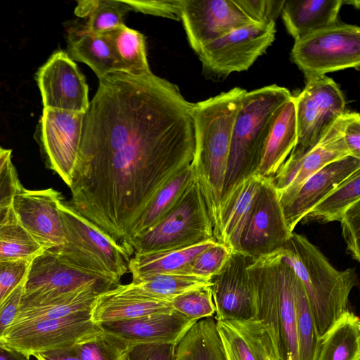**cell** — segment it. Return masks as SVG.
Masks as SVG:
<instances>
[{
	"label": "cell",
	"instance_id": "obj_1",
	"mask_svg": "<svg viewBox=\"0 0 360 360\" xmlns=\"http://www.w3.org/2000/svg\"><path fill=\"white\" fill-rule=\"evenodd\" d=\"M98 80L84 115L69 204L131 253L128 243L140 216L191 165L192 103L153 72H115Z\"/></svg>",
	"mask_w": 360,
	"mask_h": 360
},
{
	"label": "cell",
	"instance_id": "obj_2",
	"mask_svg": "<svg viewBox=\"0 0 360 360\" xmlns=\"http://www.w3.org/2000/svg\"><path fill=\"white\" fill-rule=\"evenodd\" d=\"M246 92L234 87L191 106L195 131L191 167L212 224L214 238L219 230L233 129Z\"/></svg>",
	"mask_w": 360,
	"mask_h": 360
},
{
	"label": "cell",
	"instance_id": "obj_3",
	"mask_svg": "<svg viewBox=\"0 0 360 360\" xmlns=\"http://www.w3.org/2000/svg\"><path fill=\"white\" fill-rule=\"evenodd\" d=\"M247 271L255 319L266 329L278 360H298L295 319L299 278L278 250L252 259Z\"/></svg>",
	"mask_w": 360,
	"mask_h": 360
},
{
	"label": "cell",
	"instance_id": "obj_4",
	"mask_svg": "<svg viewBox=\"0 0 360 360\" xmlns=\"http://www.w3.org/2000/svg\"><path fill=\"white\" fill-rule=\"evenodd\" d=\"M278 252L303 285L319 338L348 310L357 281L355 269H335L305 236L294 232Z\"/></svg>",
	"mask_w": 360,
	"mask_h": 360
},
{
	"label": "cell",
	"instance_id": "obj_5",
	"mask_svg": "<svg viewBox=\"0 0 360 360\" xmlns=\"http://www.w3.org/2000/svg\"><path fill=\"white\" fill-rule=\"evenodd\" d=\"M292 97L288 89L277 84L247 91L244 95L233 129L221 205L238 184L257 174L271 125Z\"/></svg>",
	"mask_w": 360,
	"mask_h": 360
},
{
	"label": "cell",
	"instance_id": "obj_6",
	"mask_svg": "<svg viewBox=\"0 0 360 360\" xmlns=\"http://www.w3.org/2000/svg\"><path fill=\"white\" fill-rule=\"evenodd\" d=\"M59 212L65 241L60 246L47 250L79 271L118 284L129 271L131 255L79 214L69 202L63 200Z\"/></svg>",
	"mask_w": 360,
	"mask_h": 360
},
{
	"label": "cell",
	"instance_id": "obj_7",
	"mask_svg": "<svg viewBox=\"0 0 360 360\" xmlns=\"http://www.w3.org/2000/svg\"><path fill=\"white\" fill-rule=\"evenodd\" d=\"M215 240L213 226L195 177L174 207L129 244L132 255L178 250Z\"/></svg>",
	"mask_w": 360,
	"mask_h": 360
},
{
	"label": "cell",
	"instance_id": "obj_8",
	"mask_svg": "<svg viewBox=\"0 0 360 360\" xmlns=\"http://www.w3.org/2000/svg\"><path fill=\"white\" fill-rule=\"evenodd\" d=\"M290 55L306 79L348 68L359 70L360 27L339 21L295 41Z\"/></svg>",
	"mask_w": 360,
	"mask_h": 360
},
{
	"label": "cell",
	"instance_id": "obj_9",
	"mask_svg": "<svg viewBox=\"0 0 360 360\" xmlns=\"http://www.w3.org/2000/svg\"><path fill=\"white\" fill-rule=\"evenodd\" d=\"M293 99L297 142L283 164L294 162L310 150L330 125L346 112L341 89L326 75L306 79L304 88Z\"/></svg>",
	"mask_w": 360,
	"mask_h": 360
},
{
	"label": "cell",
	"instance_id": "obj_10",
	"mask_svg": "<svg viewBox=\"0 0 360 360\" xmlns=\"http://www.w3.org/2000/svg\"><path fill=\"white\" fill-rule=\"evenodd\" d=\"M276 33V22H254L210 42L196 53L203 73L219 80L248 70L272 44Z\"/></svg>",
	"mask_w": 360,
	"mask_h": 360
},
{
	"label": "cell",
	"instance_id": "obj_11",
	"mask_svg": "<svg viewBox=\"0 0 360 360\" xmlns=\"http://www.w3.org/2000/svg\"><path fill=\"white\" fill-rule=\"evenodd\" d=\"M101 330L99 325L91 320L89 310L58 319L10 326L0 340L30 356L74 345Z\"/></svg>",
	"mask_w": 360,
	"mask_h": 360
},
{
	"label": "cell",
	"instance_id": "obj_12",
	"mask_svg": "<svg viewBox=\"0 0 360 360\" xmlns=\"http://www.w3.org/2000/svg\"><path fill=\"white\" fill-rule=\"evenodd\" d=\"M85 113L44 108L36 139L47 167L70 187L82 136Z\"/></svg>",
	"mask_w": 360,
	"mask_h": 360
},
{
	"label": "cell",
	"instance_id": "obj_13",
	"mask_svg": "<svg viewBox=\"0 0 360 360\" xmlns=\"http://www.w3.org/2000/svg\"><path fill=\"white\" fill-rule=\"evenodd\" d=\"M292 233L276 188L271 178H264L243 231L240 252L252 259L271 254L284 247Z\"/></svg>",
	"mask_w": 360,
	"mask_h": 360
},
{
	"label": "cell",
	"instance_id": "obj_14",
	"mask_svg": "<svg viewBox=\"0 0 360 360\" xmlns=\"http://www.w3.org/2000/svg\"><path fill=\"white\" fill-rule=\"evenodd\" d=\"M115 285L79 271L62 262L51 250H44L30 262L20 307L89 285L111 288Z\"/></svg>",
	"mask_w": 360,
	"mask_h": 360
},
{
	"label": "cell",
	"instance_id": "obj_15",
	"mask_svg": "<svg viewBox=\"0 0 360 360\" xmlns=\"http://www.w3.org/2000/svg\"><path fill=\"white\" fill-rule=\"evenodd\" d=\"M35 80L44 108L86 113L89 88L84 76L66 51L57 50L37 71Z\"/></svg>",
	"mask_w": 360,
	"mask_h": 360
},
{
	"label": "cell",
	"instance_id": "obj_16",
	"mask_svg": "<svg viewBox=\"0 0 360 360\" xmlns=\"http://www.w3.org/2000/svg\"><path fill=\"white\" fill-rule=\"evenodd\" d=\"M181 20L196 53L210 42L254 22L235 0H181Z\"/></svg>",
	"mask_w": 360,
	"mask_h": 360
},
{
	"label": "cell",
	"instance_id": "obj_17",
	"mask_svg": "<svg viewBox=\"0 0 360 360\" xmlns=\"http://www.w3.org/2000/svg\"><path fill=\"white\" fill-rule=\"evenodd\" d=\"M345 113L330 125L310 150L297 161L283 164L271 178L283 207L292 202L302 184L311 175L332 162L352 156L343 138Z\"/></svg>",
	"mask_w": 360,
	"mask_h": 360
},
{
	"label": "cell",
	"instance_id": "obj_18",
	"mask_svg": "<svg viewBox=\"0 0 360 360\" xmlns=\"http://www.w3.org/2000/svg\"><path fill=\"white\" fill-rule=\"evenodd\" d=\"M60 192L53 188L26 189L20 184L12 200V208L19 223L44 248L64 243L65 237L59 205Z\"/></svg>",
	"mask_w": 360,
	"mask_h": 360
},
{
	"label": "cell",
	"instance_id": "obj_19",
	"mask_svg": "<svg viewBox=\"0 0 360 360\" xmlns=\"http://www.w3.org/2000/svg\"><path fill=\"white\" fill-rule=\"evenodd\" d=\"M252 258L231 254L221 271L211 279L216 321L255 319L253 297L247 268Z\"/></svg>",
	"mask_w": 360,
	"mask_h": 360
},
{
	"label": "cell",
	"instance_id": "obj_20",
	"mask_svg": "<svg viewBox=\"0 0 360 360\" xmlns=\"http://www.w3.org/2000/svg\"><path fill=\"white\" fill-rule=\"evenodd\" d=\"M196 321L173 309L169 311L98 325L103 332L119 338L131 347L148 343L177 344Z\"/></svg>",
	"mask_w": 360,
	"mask_h": 360
},
{
	"label": "cell",
	"instance_id": "obj_21",
	"mask_svg": "<svg viewBox=\"0 0 360 360\" xmlns=\"http://www.w3.org/2000/svg\"><path fill=\"white\" fill-rule=\"evenodd\" d=\"M171 300L147 292L136 284H117L100 293L91 310L97 324L135 319L173 309Z\"/></svg>",
	"mask_w": 360,
	"mask_h": 360
},
{
	"label": "cell",
	"instance_id": "obj_22",
	"mask_svg": "<svg viewBox=\"0 0 360 360\" xmlns=\"http://www.w3.org/2000/svg\"><path fill=\"white\" fill-rule=\"evenodd\" d=\"M358 170L360 159L347 156L329 163L306 179L292 202L283 207L289 230L293 232L316 205Z\"/></svg>",
	"mask_w": 360,
	"mask_h": 360
},
{
	"label": "cell",
	"instance_id": "obj_23",
	"mask_svg": "<svg viewBox=\"0 0 360 360\" xmlns=\"http://www.w3.org/2000/svg\"><path fill=\"white\" fill-rule=\"evenodd\" d=\"M216 327L225 360H264L276 354L269 334L258 320H219Z\"/></svg>",
	"mask_w": 360,
	"mask_h": 360
},
{
	"label": "cell",
	"instance_id": "obj_24",
	"mask_svg": "<svg viewBox=\"0 0 360 360\" xmlns=\"http://www.w3.org/2000/svg\"><path fill=\"white\" fill-rule=\"evenodd\" d=\"M264 178L252 175L238 184L221 205L219 225L215 240L231 252H240L243 231Z\"/></svg>",
	"mask_w": 360,
	"mask_h": 360
},
{
	"label": "cell",
	"instance_id": "obj_25",
	"mask_svg": "<svg viewBox=\"0 0 360 360\" xmlns=\"http://www.w3.org/2000/svg\"><path fill=\"white\" fill-rule=\"evenodd\" d=\"M345 0H284L281 15L290 35L297 41L306 35L339 22Z\"/></svg>",
	"mask_w": 360,
	"mask_h": 360
},
{
	"label": "cell",
	"instance_id": "obj_26",
	"mask_svg": "<svg viewBox=\"0 0 360 360\" xmlns=\"http://www.w3.org/2000/svg\"><path fill=\"white\" fill-rule=\"evenodd\" d=\"M297 142L296 112L293 96L283 104L266 136L257 174L272 178Z\"/></svg>",
	"mask_w": 360,
	"mask_h": 360
},
{
	"label": "cell",
	"instance_id": "obj_27",
	"mask_svg": "<svg viewBox=\"0 0 360 360\" xmlns=\"http://www.w3.org/2000/svg\"><path fill=\"white\" fill-rule=\"evenodd\" d=\"M108 289L110 288L104 286L89 285L20 307L11 326L34 321L58 319L91 310L96 297Z\"/></svg>",
	"mask_w": 360,
	"mask_h": 360
},
{
	"label": "cell",
	"instance_id": "obj_28",
	"mask_svg": "<svg viewBox=\"0 0 360 360\" xmlns=\"http://www.w3.org/2000/svg\"><path fill=\"white\" fill-rule=\"evenodd\" d=\"M66 53L74 61L86 64L99 79L120 72L111 46L105 34H95L84 27H70Z\"/></svg>",
	"mask_w": 360,
	"mask_h": 360
},
{
	"label": "cell",
	"instance_id": "obj_29",
	"mask_svg": "<svg viewBox=\"0 0 360 360\" xmlns=\"http://www.w3.org/2000/svg\"><path fill=\"white\" fill-rule=\"evenodd\" d=\"M360 321L349 309L319 338L314 360H359Z\"/></svg>",
	"mask_w": 360,
	"mask_h": 360
},
{
	"label": "cell",
	"instance_id": "obj_30",
	"mask_svg": "<svg viewBox=\"0 0 360 360\" xmlns=\"http://www.w3.org/2000/svg\"><path fill=\"white\" fill-rule=\"evenodd\" d=\"M215 242L210 240L178 250L133 255L129 263L132 281L151 274H188L193 259Z\"/></svg>",
	"mask_w": 360,
	"mask_h": 360
},
{
	"label": "cell",
	"instance_id": "obj_31",
	"mask_svg": "<svg viewBox=\"0 0 360 360\" xmlns=\"http://www.w3.org/2000/svg\"><path fill=\"white\" fill-rule=\"evenodd\" d=\"M174 360H225L213 316L196 321L177 342Z\"/></svg>",
	"mask_w": 360,
	"mask_h": 360
},
{
	"label": "cell",
	"instance_id": "obj_32",
	"mask_svg": "<svg viewBox=\"0 0 360 360\" xmlns=\"http://www.w3.org/2000/svg\"><path fill=\"white\" fill-rule=\"evenodd\" d=\"M103 34L108 39L120 72L136 76L152 72L147 60L143 34L122 24Z\"/></svg>",
	"mask_w": 360,
	"mask_h": 360
},
{
	"label": "cell",
	"instance_id": "obj_33",
	"mask_svg": "<svg viewBox=\"0 0 360 360\" xmlns=\"http://www.w3.org/2000/svg\"><path fill=\"white\" fill-rule=\"evenodd\" d=\"M194 179L195 175L191 165L156 193L134 226L128 247L132 238L144 233L169 212Z\"/></svg>",
	"mask_w": 360,
	"mask_h": 360
},
{
	"label": "cell",
	"instance_id": "obj_34",
	"mask_svg": "<svg viewBox=\"0 0 360 360\" xmlns=\"http://www.w3.org/2000/svg\"><path fill=\"white\" fill-rule=\"evenodd\" d=\"M359 200L360 170H358L316 205L301 221L328 223L340 221L347 210Z\"/></svg>",
	"mask_w": 360,
	"mask_h": 360
},
{
	"label": "cell",
	"instance_id": "obj_35",
	"mask_svg": "<svg viewBox=\"0 0 360 360\" xmlns=\"http://www.w3.org/2000/svg\"><path fill=\"white\" fill-rule=\"evenodd\" d=\"M44 250L22 227L13 210L0 223V262L32 260Z\"/></svg>",
	"mask_w": 360,
	"mask_h": 360
},
{
	"label": "cell",
	"instance_id": "obj_36",
	"mask_svg": "<svg viewBox=\"0 0 360 360\" xmlns=\"http://www.w3.org/2000/svg\"><path fill=\"white\" fill-rule=\"evenodd\" d=\"M131 282L148 293L171 300L191 290L211 285V280L189 274H151Z\"/></svg>",
	"mask_w": 360,
	"mask_h": 360
},
{
	"label": "cell",
	"instance_id": "obj_37",
	"mask_svg": "<svg viewBox=\"0 0 360 360\" xmlns=\"http://www.w3.org/2000/svg\"><path fill=\"white\" fill-rule=\"evenodd\" d=\"M295 327L298 360H314L319 338L309 303L300 280L296 290Z\"/></svg>",
	"mask_w": 360,
	"mask_h": 360
},
{
	"label": "cell",
	"instance_id": "obj_38",
	"mask_svg": "<svg viewBox=\"0 0 360 360\" xmlns=\"http://www.w3.org/2000/svg\"><path fill=\"white\" fill-rule=\"evenodd\" d=\"M81 360H127L129 347L102 330L74 345Z\"/></svg>",
	"mask_w": 360,
	"mask_h": 360
},
{
	"label": "cell",
	"instance_id": "obj_39",
	"mask_svg": "<svg viewBox=\"0 0 360 360\" xmlns=\"http://www.w3.org/2000/svg\"><path fill=\"white\" fill-rule=\"evenodd\" d=\"M130 11L123 0H94L84 29L95 34H103L120 27Z\"/></svg>",
	"mask_w": 360,
	"mask_h": 360
},
{
	"label": "cell",
	"instance_id": "obj_40",
	"mask_svg": "<svg viewBox=\"0 0 360 360\" xmlns=\"http://www.w3.org/2000/svg\"><path fill=\"white\" fill-rule=\"evenodd\" d=\"M210 285L199 287L174 297L171 301L172 308L194 321L213 316L215 306Z\"/></svg>",
	"mask_w": 360,
	"mask_h": 360
},
{
	"label": "cell",
	"instance_id": "obj_41",
	"mask_svg": "<svg viewBox=\"0 0 360 360\" xmlns=\"http://www.w3.org/2000/svg\"><path fill=\"white\" fill-rule=\"evenodd\" d=\"M231 254L227 247L215 242L193 259L187 273L211 280L221 271Z\"/></svg>",
	"mask_w": 360,
	"mask_h": 360
},
{
	"label": "cell",
	"instance_id": "obj_42",
	"mask_svg": "<svg viewBox=\"0 0 360 360\" xmlns=\"http://www.w3.org/2000/svg\"><path fill=\"white\" fill-rule=\"evenodd\" d=\"M32 260L0 262V304L20 285L25 283Z\"/></svg>",
	"mask_w": 360,
	"mask_h": 360
},
{
	"label": "cell",
	"instance_id": "obj_43",
	"mask_svg": "<svg viewBox=\"0 0 360 360\" xmlns=\"http://www.w3.org/2000/svg\"><path fill=\"white\" fill-rule=\"evenodd\" d=\"M342 237L347 252L351 257L360 261V200L355 202L340 219Z\"/></svg>",
	"mask_w": 360,
	"mask_h": 360
},
{
	"label": "cell",
	"instance_id": "obj_44",
	"mask_svg": "<svg viewBox=\"0 0 360 360\" xmlns=\"http://www.w3.org/2000/svg\"><path fill=\"white\" fill-rule=\"evenodd\" d=\"M243 11L254 22H276L284 0H235Z\"/></svg>",
	"mask_w": 360,
	"mask_h": 360
},
{
	"label": "cell",
	"instance_id": "obj_45",
	"mask_svg": "<svg viewBox=\"0 0 360 360\" xmlns=\"http://www.w3.org/2000/svg\"><path fill=\"white\" fill-rule=\"evenodd\" d=\"M130 11L175 20H181V0H124Z\"/></svg>",
	"mask_w": 360,
	"mask_h": 360
},
{
	"label": "cell",
	"instance_id": "obj_46",
	"mask_svg": "<svg viewBox=\"0 0 360 360\" xmlns=\"http://www.w3.org/2000/svg\"><path fill=\"white\" fill-rule=\"evenodd\" d=\"M176 344L148 343L129 348L127 360H174Z\"/></svg>",
	"mask_w": 360,
	"mask_h": 360
},
{
	"label": "cell",
	"instance_id": "obj_47",
	"mask_svg": "<svg viewBox=\"0 0 360 360\" xmlns=\"http://www.w3.org/2000/svg\"><path fill=\"white\" fill-rule=\"evenodd\" d=\"M20 184L17 171L11 162L0 178V223L11 212L13 197Z\"/></svg>",
	"mask_w": 360,
	"mask_h": 360
},
{
	"label": "cell",
	"instance_id": "obj_48",
	"mask_svg": "<svg viewBox=\"0 0 360 360\" xmlns=\"http://www.w3.org/2000/svg\"><path fill=\"white\" fill-rule=\"evenodd\" d=\"M343 138L352 156L360 159V116L358 112H345Z\"/></svg>",
	"mask_w": 360,
	"mask_h": 360
},
{
	"label": "cell",
	"instance_id": "obj_49",
	"mask_svg": "<svg viewBox=\"0 0 360 360\" xmlns=\"http://www.w3.org/2000/svg\"><path fill=\"white\" fill-rule=\"evenodd\" d=\"M23 284L18 286L0 304V340L6 330L12 324L18 311L23 293Z\"/></svg>",
	"mask_w": 360,
	"mask_h": 360
},
{
	"label": "cell",
	"instance_id": "obj_50",
	"mask_svg": "<svg viewBox=\"0 0 360 360\" xmlns=\"http://www.w3.org/2000/svg\"><path fill=\"white\" fill-rule=\"evenodd\" d=\"M37 360H81L74 345L39 352L33 355Z\"/></svg>",
	"mask_w": 360,
	"mask_h": 360
},
{
	"label": "cell",
	"instance_id": "obj_51",
	"mask_svg": "<svg viewBox=\"0 0 360 360\" xmlns=\"http://www.w3.org/2000/svg\"><path fill=\"white\" fill-rule=\"evenodd\" d=\"M29 356L10 347L0 340V360H30Z\"/></svg>",
	"mask_w": 360,
	"mask_h": 360
},
{
	"label": "cell",
	"instance_id": "obj_52",
	"mask_svg": "<svg viewBox=\"0 0 360 360\" xmlns=\"http://www.w3.org/2000/svg\"><path fill=\"white\" fill-rule=\"evenodd\" d=\"M12 162V151L0 146V178Z\"/></svg>",
	"mask_w": 360,
	"mask_h": 360
},
{
	"label": "cell",
	"instance_id": "obj_53",
	"mask_svg": "<svg viewBox=\"0 0 360 360\" xmlns=\"http://www.w3.org/2000/svg\"><path fill=\"white\" fill-rule=\"evenodd\" d=\"M264 360H278V357L275 354H271L266 356Z\"/></svg>",
	"mask_w": 360,
	"mask_h": 360
}]
</instances>
